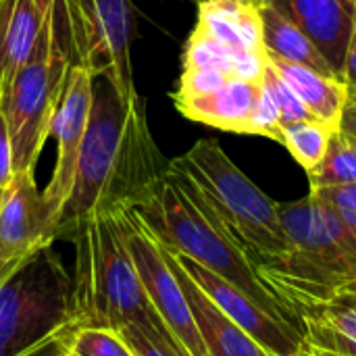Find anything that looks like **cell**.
I'll return each instance as SVG.
<instances>
[{
  "label": "cell",
  "mask_w": 356,
  "mask_h": 356,
  "mask_svg": "<svg viewBox=\"0 0 356 356\" xmlns=\"http://www.w3.org/2000/svg\"><path fill=\"white\" fill-rule=\"evenodd\" d=\"M167 171L169 161L152 138L144 98L125 100L106 75H94L90 123L56 236H69L98 211L136 207Z\"/></svg>",
  "instance_id": "6da1fadb"
},
{
  "label": "cell",
  "mask_w": 356,
  "mask_h": 356,
  "mask_svg": "<svg viewBox=\"0 0 356 356\" xmlns=\"http://www.w3.org/2000/svg\"><path fill=\"white\" fill-rule=\"evenodd\" d=\"M169 165L188 179L215 221L244 250L275 292V284L290 257L280 219V202L271 200L250 181L213 138L198 140L188 152L169 161Z\"/></svg>",
  "instance_id": "7a4b0ae2"
},
{
  "label": "cell",
  "mask_w": 356,
  "mask_h": 356,
  "mask_svg": "<svg viewBox=\"0 0 356 356\" xmlns=\"http://www.w3.org/2000/svg\"><path fill=\"white\" fill-rule=\"evenodd\" d=\"M131 209L165 248L202 265L300 332L296 319L275 296L252 261L215 221L188 179L171 165L163 181Z\"/></svg>",
  "instance_id": "3957f363"
},
{
  "label": "cell",
  "mask_w": 356,
  "mask_h": 356,
  "mask_svg": "<svg viewBox=\"0 0 356 356\" xmlns=\"http://www.w3.org/2000/svg\"><path fill=\"white\" fill-rule=\"evenodd\" d=\"M69 238L75 246L73 311L77 327L138 325L173 340L144 294L113 213L90 215Z\"/></svg>",
  "instance_id": "277c9868"
},
{
  "label": "cell",
  "mask_w": 356,
  "mask_h": 356,
  "mask_svg": "<svg viewBox=\"0 0 356 356\" xmlns=\"http://www.w3.org/2000/svg\"><path fill=\"white\" fill-rule=\"evenodd\" d=\"M280 219L290 257L275 292L302 330V309L356 284V244L338 215L311 192L280 202Z\"/></svg>",
  "instance_id": "5b68a950"
},
{
  "label": "cell",
  "mask_w": 356,
  "mask_h": 356,
  "mask_svg": "<svg viewBox=\"0 0 356 356\" xmlns=\"http://www.w3.org/2000/svg\"><path fill=\"white\" fill-rule=\"evenodd\" d=\"M71 325L77 327L73 275L52 246L0 277V356L19 355Z\"/></svg>",
  "instance_id": "8992f818"
},
{
  "label": "cell",
  "mask_w": 356,
  "mask_h": 356,
  "mask_svg": "<svg viewBox=\"0 0 356 356\" xmlns=\"http://www.w3.org/2000/svg\"><path fill=\"white\" fill-rule=\"evenodd\" d=\"M54 15L56 10L46 19L29 60L0 96V113L8 125L15 173L35 169L71 67L58 40Z\"/></svg>",
  "instance_id": "52a82bcc"
},
{
  "label": "cell",
  "mask_w": 356,
  "mask_h": 356,
  "mask_svg": "<svg viewBox=\"0 0 356 356\" xmlns=\"http://www.w3.org/2000/svg\"><path fill=\"white\" fill-rule=\"evenodd\" d=\"M56 29L65 31V54L71 65L106 75L123 98L138 94L129 60L136 27L129 0H56Z\"/></svg>",
  "instance_id": "ba28073f"
},
{
  "label": "cell",
  "mask_w": 356,
  "mask_h": 356,
  "mask_svg": "<svg viewBox=\"0 0 356 356\" xmlns=\"http://www.w3.org/2000/svg\"><path fill=\"white\" fill-rule=\"evenodd\" d=\"M113 215L152 309L186 356H207L181 284L173 273L159 238L134 209H119Z\"/></svg>",
  "instance_id": "9c48e42d"
},
{
  "label": "cell",
  "mask_w": 356,
  "mask_h": 356,
  "mask_svg": "<svg viewBox=\"0 0 356 356\" xmlns=\"http://www.w3.org/2000/svg\"><path fill=\"white\" fill-rule=\"evenodd\" d=\"M92 90H94V73L86 67L71 65L50 127V136H54L56 140V165L46 190H42V198L48 217L52 221L54 234L73 188L79 148L90 123Z\"/></svg>",
  "instance_id": "30bf717a"
},
{
  "label": "cell",
  "mask_w": 356,
  "mask_h": 356,
  "mask_svg": "<svg viewBox=\"0 0 356 356\" xmlns=\"http://www.w3.org/2000/svg\"><path fill=\"white\" fill-rule=\"evenodd\" d=\"M169 250V248H167ZM181 269L198 284V288L225 313L229 321H234L244 334H248L269 356H292L305 350L302 334L290 325L288 321L275 317L250 296L240 292L229 282L211 273L202 265L192 259L169 250Z\"/></svg>",
  "instance_id": "8fae6325"
},
{
  "label": "cell",
  "mask_w": 356,
  "mask_h": 356,
  "mask_svg": "<svg viewBox=\"0 0 356 356\" xmlns=\"http://www.w3.org/2000/svg\"><path fill=\"white\" fill-rule=\"evenodd\" d=\"M56 240L33 171L15 173L0 204V277Z\"/></svg>",
  "instance_id": "7c38bea8"
},
{
  "label": "cell",
  "mask_w": 356,
  "mask_h": 356,
  "mask_svg": "<svg viewBox=\"0 0 356 356\" xmlns=\"http://www.w3.org/2000/svg\"><path fill=\"white\" fill-rule=\"evenodd\" d=\"M267 4L296 23L342 79L355 35V0H269Z\"/></svg>",
  "instance_id": "4fadbf2b"
},
{
  "label": "cell",
  "mask_w": 356,
  "mask_h": 356,
  "mask_svg": "<svg viewBox=\"0 0 356 356\" xmlns=\"http://www.w3.org/2000/svg\"><path fill=\"white\" fill-rule=\"evenodd\" d=\"M163 250L173 273L181 284L184 296L188 300L207 356H269L248 334H244L234 321L225 317V313L198 288V284L181 269V265L165 246Z\"/></svg>",
  "instance_id": "5bb4252c"
},
{
  "label": "cell",
  "mask_w": 356,
  "mask_h": 356,
  "mask_svg": "<svg viewBox=\"0 0 356 356\" xmlns=\"http://www.w3.org/2000/svg\"><path fill=\"white\" fill-rule=\"evenodd\" d=\"M302 340L325 356H356V284L302 309Z\"/></svg>",
  "instance_id": "9a60e30c"
},
{
  "label": "cell",
  "mask_w": 356,
  "mask_h": 356,
  "mask_svg": "<svg viewBox=\"0 0 356 356\" xmlns=\"http://www.w3.org/2000/svg\"><path fill=\"white\" fill-rule=\"evenodd\" d=\"M50 15L52 13H44L35 0L0 2V96L29 60Z\"/></svg>",
  "instance_id": "2e32d148"
},
{
  "label": "cell",
  "mask_w": 356,
  "mask_h": 356,
  "mask_svg": "<svg viewBox=\"0 0 356 356\" xmlns=\"http://www.w3.org/2000/svg\"><path fill=\"white\" fill-rule=\"evenodd\" d=\"M259 90H261V83L232 77L223 88H219L213 94L186 98V100H173V102L177 111L190 121H196V123H202L221 131L244 134L248 117L257 102Z\"/></svg>",
  "instance_id": "e0dca14e"
},
{
  "label": "cell",
  "mask_w": 356,
  "mask_h": 356,
  "mask_svg": "<svg viewBox=\"0 0 356 356\" xmlns=\"http://www.w3.org/2000/svg\"><path fill=\"white\" fill-rule=\"evenodd\" d=\"M269 67L296 92V96L307 104L311 115L323 123L340 127L344 106L348 102L346 83L340 77L323 75L302 65H294L275 56H269Z\"/></svg>",
  "instance_id": "ac0fdd59"
},
{
  "label": "cell",
  "mask_w": 356,
  "mask_h": 356,
  "mask_svg": "<svg viewBox=\"0 0 356 356\" xmlns=\"http://www.w3.org/2000/svg\"><path fill=\"white\" fill-rule=\"evenodd\" d=\"M261 17H263V42H265V50L269 56L309 67L323 75L338 77L332 71L330 63L315 48V44L284 13H280L271 4H263Z\"/></svg>",
  "instance_id": "d6986e66"
},
{
  "label": "cell",
  "mask_w": 356,
  "mask_h": 356,
  "mask_svg": "<svg viewBox=\"0 0 356 356\" xmlns=\"http://www.w3.org/2000/svg\"><path fill=\"white\" fill-rule=\"evenodd\" d=\"M336 131L338 127L319 119L296 121L282 127L280 144H284L288 152L296 159V163L309 173L323 161Z\"/></svg>",
  "instance_id": "ffe728a7"
},
{
  "label": "cell",
  "mask_w": 356,
  "mask_h": 356,
  "mask_svg": "<svg viewBox=\"0 0 356 356\" xmlns=\"http://www.w3.org/2000/svg\"><path fill=\"white\" fill-rule=\"evenodd\" d=\"M307 175H309L311 192L353 186L356 184V148L340 136V131H336L323 161Z\"/></svg>",
  "instance_id": "44dd1931"
},
{
  "label": "cell",
  "mask_w": 356,
  "mask_h": 356,
  "mask_svg": "<svg viewBox=\"0 0 356 356\" xmlns=\"http://www.w3.org/2000/svg\"><path fill=\"white\" fill-rule=\"evenodd\" d=\"M238 48L217 42L194 27L184 48V69H219L234 77V60Z\"/></svg>",
  "instance_id": "7402d4cb"
},
{
  "label": "cell",
  "mask_w": 356,
  "mask_h": 356,
  "mask_svg": "<svg viewBox=\"0 0 356 356\" xmlns=\"http://www.w3.org/2000/svg\"><path fill=\"white\" fill-rule=\"evenodd\" d=\"M67 346L71 356H134L121 334L111 327H75Z\"/></svg>",
  "instance_id": "603a6c76"
},
{
  "label": "cell",
  "mask_w": 356,
  "mask_h": 356,
  "mask_svg": "<svg viewBox=\"0 0 356 356\" xmlns=\"http://www.w3.org/2000/svg\"><path fill=\"white\" fill-rule=\"evenodd\" d=\"M244 134L248 136H263L269 140L280 142L282 138V115H280V104L271 92V88L261 79V90L257 96V102L252 106V113L248 117Z\"/></svg>",
  "instance_id": "cb8c5ba5"
},
{
  "label": "cell",
  "mask_w": 356,
  "mask_h": 356,
  "mask_svg": "<svg viewBox=\"0 0 356 356\" xmlns=\"http://www.w3.org/2000/svg\"><path fill=\"white\" fill-rule=\"evenodd\" d=\"M117 332L134 356H186L173 340L159 332H148L138 325H123Z\"/></svg>",
  "instance_id": "d4e9b609"
},
{
  "label": "cell",
  "mask_w": 356,
  "mask_h": 356,
  "mask_svg": "<svg viewBox=\"0 0 356 356\" xmlns=\"http://www.w3.org/2000/svg\"><path fill=\"white\" fill-rule=\"evenodd\" d=\"M232 77L219 69H184L177 90L173 92V100L198 98L217 92L223 88Z\"/></svg>",
  "instance_id": "484cf974"
},
{
  "label": "cell",
  "mask_w": 356,
  "mask_h": 356,
  "mask_svg": "<svg viewBox=\"0 0 356 356\" xmlns=\"http://www.w3.org/2000/svg\"><path fill=\"white\" fill-rule=\"evenodd\" d=\"M265 83L271 88L277 104H280V115H282V127L288 123H296V121H307V119H315L311 115V111L307 108V104L296 96V92L271 69L267 67L265 75H263Z\"/></svg>",
  "instance_id": "4316f807"
},
{
  "label": "cell",
  "mask_w": 356,
  "mask_h": 356,
  "mask_svg": "<svg viewBox=\"0 0 356 356\" xmlns=\"http://www.w3.org/2000/svg\"><path fill=\"white\" fill-rule=\"evenodd\" d=\"M311 194H315L323 204H327L338 215V219L344 223L346 232L350 234V238L356 244V184L315 190Z\"/></svg>",
  "instance_id": "83f0119b"
},
{
  "label": "cell",
  "mask_w": 356,
  "mask_h": 356,
  "mask_svg": "<svg viewBox=\"0 0 356 356\" xmlns=\"http://www.w3.org/2000/svg\"><path fill=\"white\" fill-rule=\"evenodd\" d=\"M71 330H75L73 325L71 327H65L48 338H44L42 342H38L35 346L19 353L15 356H67L69 355V346H67V340H69V334Z\"/></svg>",
  "instance_id": "f1b7e54d"
},
{
  "label": "cell",
  "mask_w": 356,
  "mask_h": 356,
  "mask_svg": "<svg viewBox=\"0 0 356 356\" xmlns=\"http://www.w3.org/2000/svg\"><path fill=\"white\" fill-rule=\"evenodd\" d=\"M15 177L13 169V148H10V136L4 115L0 113V190H6Z\"/></svg>",
  "instance_id": "f546056e"
},
{
  "label": "cell",
  "mask_w": 356,
  "mask_h": 356,
  "mask_svg": "<svg viewBox=\"0 0 356 356\" xmlns=\"http://www.w3.org/2000/svg\"><path fill=\"white\" fill-rule=\"evenodd\" d=\"M338 131L348 144H353L356 148V98H348L344 113H342V119H340Z\"/></svg>",
  "instance_id": "4dcf8cb0"
},
{
  "label": "cell",
  "mask_w": 356,
  "mask_h": 356,
  "mask_svg": "<svg viewBox=\"0 0 356 356\" xmlns=\"http://www.w3.org/2000/svg\"><path fill=\"white\" fill-rule=\"evenodd\" d=\"M342 79H344V83H346L348 98H356V33L353 35L350 46H348V54H346Z\"/></svg>",
  "instance_id": "1f68e13d"
},
{
  "label": "cell",
  "mask_w": 356,
  "mask_h": 356,
  "mask_svg": "<svg viewBox=\"0 0 356 356\" xmlns=\"http://www.w3.org/2000/svg\"><path fill=\"white\" fill-rule=\"evenodd\" d=\"M2 2V0H0ZM38 6L44 10V13H54L56 10V0H35Z\"/></svg>",
  "instance_id": "d6a6232c"
},
{
  "label": "cell",
  "mask_w": 356,
  "mask_h": 356,
  "mask_svg": "<svg viewBox=\"0 0 356 356\" xmlns=\"http://www.w3.org/2000/svg\"><path fill=\"white\" fill-rule=\"evenodd\" d=\"M305 350H307L311 356H325V355H321V353H317V350H313V348H307V346H305Z\"/></svg>",
  "instance_id": "836d02e7"
},
{
  "label": "cell",
  "mask_w": 356,
  "mask_h": 356,
  "mask_svg": "<svg viewBox=\"0 0 356 356\" xmlns=\"http://www.w3.org/2000/svg\"><path fill=\"white\" fill-rule=\"evenodd\" d=\"M250 2H254L257 6H263V4H267L269 0H250Z\"/></svg>",
  "instance_id": "e575fe53"
},
{
  "label": "cell",
  "mask_w": 356,
  "mask_h": 356,
  "mask_svg": "<svg viewBox=\"0 0 356 356\" xmlns=\"http://www.w3.org/2000/svg\"><path fill=\"white\" fill-rule=\"evenodd\" d=\"M2 196H4V190H0V204H2Z\"/></svg>",
  "instance_id": "d590c367"
},
{
  "label": "cell",
  "mask_w": 356,
  "mask_h": 356,
  "mask_svg": "<svg viewBox=\"0 0 356 356\" xmlns=\"http://www.w3.org/2000/svg\"><path fill=\"white\" fill-rule=\"evenodd\" d=\"M292 356H307V355H305V350H302V353H298V355H292Z\"/></svg>",
  "instance_id": "8d00e7d4"
},
{
  "label": "cell",
  "mask_w": 356,
  "mask_h": 356,
  "mask_svg": "<svg viewBox=\"0 0 356 356\" xmlns=\"http://www.w3.org/2000/svg\"><path fill=\"white\" fill-rule=\"evenodd\" d=\"M305 355H307V356H311V355H309V353H307V350H305Z\"/></svg>",
  "instance_id": "74e56055"
},
{
  "label": "cell",
  "mask_w": 356,
  "mask_h": 356,
  "mask_svg": "<svg viewBox=\"0 0 356 356\" xmlns=\"http://www.w3.org/2000/svg\"><path fill=\"white\" fill-rule=\"evenodd\" d=\"M198 2H202V0H198Z\"/></svg>",
  "instance_id": "f35d334b"
},
{
  "label": "cell",
  "mask_w": 356,
  "mask_h": 356,
  "mask_svg": "<svg viewBox=\"0 0 356 356\" xmlns=\"http://www.w3.org/2000/svg\"><path fill=\"white\" fill-rule=\"evenodd\" d=\"M67 356H71V355H67Z\"/></svg>",
  "instance_id": "ab89813d"
},
{
  "label": "cell",
  "mask_w": 356,
  "mask_h": 356,
  "mask_svg": "<svg viewBox=\"0 0 356 356\" xmlns=\"http://www.w3.org/2000/svg\"><path fill=\"white\" fill-rule=\"evenodd\" d=\"M355 2H356V0H355Z\"/></svg>",
  "instance_id": "60d3db41"
}]
</instances>
